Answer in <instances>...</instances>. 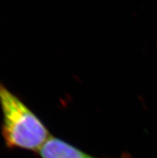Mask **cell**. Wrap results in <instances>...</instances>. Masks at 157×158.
Here are the masks:
<instances>
[{
	"instance_id": "cell-1",
	"label": "cell",
	"mask_w": 157,
	"mask_h": 158,
	"mask_svg": "<svg viewBox=\"0 0 157 158\" xmlns=\"http://www.w3.org/2000/svg\"><path fill=\"white\" fill-rule=\"evenodd\" d=\"M1 132L6 148L38 152L52 137L42 120L17 95L0 82Z\"/></svg>"
},
{
	"instance_id": "cell-2",
	"label": "cell",
	"mask_w": 157,
	"mask_h": 158,
	"mask_svg": "<svg viewBox=\"0 0 157 158\" xmlns=\"http://www.w3.org/2000/svg\"><path fill=\"white\" fill-rule=\"evenodd\" d=\"M41 158H97L80 150L70 143L59 137L52 136L38 152ZM120 158H131L123 153Z\"/></svg>"
}]
</instances>
